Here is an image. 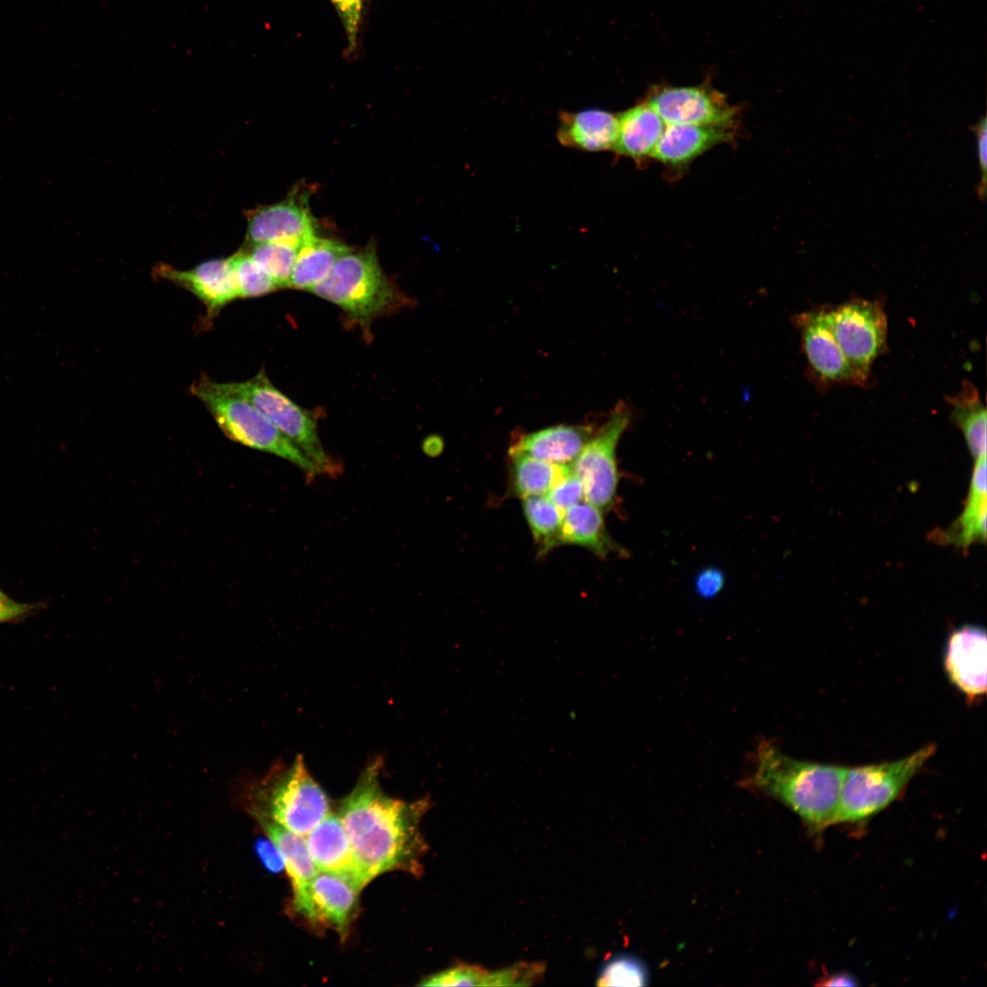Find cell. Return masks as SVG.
Wrapping results in <instances>:
<instances>
[{"label": "cell", "mask_w": 987, "mask_h": 987, "mask_svg": "<svg viewBox=\"0 0 987 987\" xmlns=\"http://www.w3.org/2000/svg\"><path fill=\"white\" fill-rule=\"evenodd\" d=\"M665 122L648 102H641L618 115V135L613 150L635 161L652 154Z\"/></svg>", "instance_id": "obj_20"}, {"label": "cell", "mask_w": 987, "mask_h": 987, "mask_svg": "<svg viewBox=\"0 0 987 987\" xmlns=\"http://www.w3.org/2000/svg\"><path fill=\"white\" fill-rule=\"evenodd\" d=\"M21 604V602L11 599L0 589V609H14L19 607Z\"/></svg>", "instance_id": "obj_40"}, {"label": "cell", "mask_w": 987, "mask_h": 987, "mask_svg": "<svg viewBox=\"0 0 987 987\" xmlns=\"http://www.w3.org/2000/svg\"><path fill=\"white\" fill-rule=\"evenodd\" d=\"M219 384L255 407L317 466L320 473L336 475L341 471L322 445L314 417L279 390L264 370L246 381Z\"/></svg>", "instance_id": "obj_7"}, {"label": "cell", "mask_w": 987, "mask_h": 987, "mask_svg": "<svg viewBox=\"0 0 987 987\" xmlns=\"http://www.w3.org/2000/svg\"><path fill=\"white\" fill-rule=\"evenodd\" d=\"M833 334L860 382L867 379L870 368L883 352L887 322L877 302L853 300L827 310Z\"/></svg>", "instance_id": "obj_9"}, {"label": "cell", "mask_w": 987, "mask_h": 987, "mask_svg": "<svg viewBox=\"0 0 987 987\" xmlns=\"http://www.w3.org/2000/svg\"><path fill=\"white\" fill-rule=\"evenodd\" d=\"M976 136V149L979 166L981 170V180L976 188L978 197L982 200L985 196L986 189V167H987V123L986 117H982L971 127Z\"/></svg>", "instance_id": "obj_36"}, {"label": "cell", "mask_w": 987, "mask_h": 987, "mask_svg": "<svg viewBox=\"0 0 987 987\" xmlns=\"http://www.w3.org/2000/svg\"><path fill=\"white\" fill-rule=\"evenodd\" d=\"M695 590L703 599L716 597L725 586L723 570L716 567H707L700 570L695 578Z\"/></svg>", "instance_id": "obj_35"}, {"label": "cell", "mask_w": 987, "mask_h": 987, "mask_svg": "<svg viewBox=\"0 0 987 987\" xmlns=\"http://www.w3.org/2000/svg\"><path fill=\"white\" fill-rule=\"evenodd\" d=\"M546 495L563 512L583 501L582 483L572 467L554 483Z\"/></svg>", "instance_id": "obj_33"}, {"label": "cell", "mask_w": 987, "mask_h": 987, "mask_svg": "<svg viewBox=\"0 0 987 987\" xmlns=\"http://www.w3.org/2000/svg\"><path fill=\"white\" fill-rule=\"evenodd\" d=\"M595 430L591 424L546 428L519 437L510 447L509 454H525L555 464L571 465Z\"/></svg>", "instance_id": "obj_18"}, {"label": "cell", "mask_w": 987, "mask_h": 987, "mask_svg": "<svg viewBox=\"0 0 987 987\" xmlns=\"http://www.w3.org/2000/svg\"><path fill=\"white\" fill-rule=\"evenodd\" d=\"M646 102L665 124H696L733 127L737 110L726 96L706 86L656 87Z\"/></svg>", "instance_id": "obj_10"}, {"label": "cell", "mask_w": 987, "mask_h": 987, "mask_svg": "<svg viewBox=\"0 0 987 987\" xmlns=\"http://www.w3.org/2000/svg\"><path fill=\"white\" fill-rule=\"evenodd\" d=\"M248 247L272 241L303 240L314 233L307 197L295 191L286 199L247 212Z\"/></svg>", "instance_id": "obj_15"}, {"label": "cell", "mask_w": 987, "mask_h": 987, "mask_svg": "<svg viewBox=\"0 0 987 987\" xmlns=\"http://www.w3.org/2000/svg\"><path fill=\"white\" fill-rule=\"evenodd\" d=\"M310 292L337 305L364 332L376 319L409 306L411 301L385 274L373 246L347 250Z\"/></svg>", "instance_id": "obj_3"}, {"label": "cell", "mask_w": 987, "mask_h": 987, "mask_svg": "<svg viewBox=\"0 0 987 987\" xmlns=\"http://www.w3.org/2000/svg\"><path fill=\"white\" fill-rule=\"evenodd\" d=\"M561 544L584 547L599 557L621 549L607 532L602 511L585 500L564 512L559 533Z\"/></svg>", "instance_id": "obj_21"}, {"label": "cell", "mask_w": 987, "mask_h": 987, "mask_svg": "<svg viewBox=\"0 0 987 987\" xmlns=\"http://www.w3.org/2000/svg\"><path fill=\"white\" fill-rule=\"evenodd\" d=\"M259 819L270 840L282 856L284 866L292 881V900H295L305 893L311 881L318 873L305 838L269 819L260 817Z\"/></svg>", "instance_id": "obj_24"}, {"label": "cell", "mask_w": 987, "mask_h": 987, "mask_svg": "<svg viewBox=\"0 0 987 987\" xmlns=\"http://www.w3.org/2000/svg\"><path fill=\"white\" fill-rule=\"evenodd\" d=\"M986 632L982 628L965 625L948 638L944 668L950 682L969 701L986 693Z\"/></svg>", "instance_id": "obj_14"}, {"label": "cell", "mask_w": 987, "mask_h": 987, "mask_svg": "<svg viewBox=\"0 0 987 987\" xmlns=\"http://www.w3.org/2000/svg\"><path fill=\"white\" fill-rule=\"evenodd\" d=\"M733 127L665 124L652 158L673 168L687 165L711 147L733 137Z\"/></svg>", "instance_id": "obj_17"}, {"label": "cell", "mask_w": 987, "mask_h": 987, "mask_svg": "<svg viewBox=\"0 0 987 987\" xmlns=\"http://www.w3.org/2000/svg\"><path fill=\"white\" fill-rule=\"evenodd\" d=\"M256 850L259 857L268 870L271 872H280L283 868L284 862L282 856L271 841H259Z\"/></svg>", "instance_id": "obj_37"}, {"label": "cell", "mask_w": 987, "mask_h": 987, "mask_svg": "<svg viewBox=\"0 0 987 987\" xmlns=\"http://www.w3.org/2000/svg\"><path fill=\"white\" fill-rule=\"evenodd\" d=\"M350 248L314 233L302 243L290 281V288L308 291L323 281L337 260Z\"/></svg>", "instance_id": "obj_23"}, {"label": "cell", "mask_w": 987, "mask_h": 987, "mask_svg": "<svg viewBox=\"0 0 987 987\" xmlns=\"http://www.w3.org/2000/svg\"><path fill=\"white\" fill-rule=\"evenodd\" d=\"M304 838L318 871L339 876L359 889L371 881L356 856L338 814L329 812Z\"/></svg>", "instance_id": "obj_16"}, {"label": "cell", "mask_w": 987, "mask_h": 987, "mask_svg": "<svg viewBox=\"0 0 987 987\" xmlns=\"http://www.w3.org/2000/svg\"><path fill=\"white\" fill-rule=\"evenodd\" d=\"M795 323L806 358L814 373L828 382L861 383L833 334L827 310L798 314Z\"/></svg>", "instance_id": "obj_13"}, {"label": "cell", "mask_w": 987, "mask_h": 987, "mask_svg": "<svg viewBox=\"0 0 987 987\" xmlns=\"http://www.w3.org/2000/svg\"><path fill=\"white\" fill-rule=\"evenodd\" d=\"M511 457V483L513 492L523 499L547 494L554 483L571 467L555 464L525 454Z\"/></svg>", "instance_id": "obj_26"}, {"label": "cell", "mask_w": 987, "mask_h": 987, "mask_svg": "<svg viewBox=\"0 0 987 987\" xmlns=\"http://www.w3.org/2000/svg\"><path fill=\"white\" fill-rule=\"evenodd\" d=\"M523 511L541 554L559 545L564 512L546 494L524 498Z\"/></svg>", "instance_id": "obj_27"}, {"label": "cell", "mask_w": 987, "mask_h": 987, "mask_svg": "<svg viewBox=\"0 0 987 987\" xmlns=\"http://www.w3.org/2000/svg\"><path fill=\"white\" fill-rule=\"evenodd\" d=\"M631 419L629 406L625 402L617 403L571 464L582 483L584 500L601 511L611 507L616 499L619 482L616 448Z\"/></svg>", "instance_id": "obj_8"}, {"label": "cell", "mask_w": 987, "mask_h": 987, "mask_svg": "<svg viewBox=\"0 0 987 987\" xmlns=\"http://www.w3.org/2000/svg\"><path fill=\"white\" fill-rule=\"evenodd\" d=\"M488 971L480 965L460 963L432 974L419 983L421 986H483Z\"/></svg>", "instance_id": "obj_32"}, {"label": "cell", "mask_w": 987, "mask_h": 987, "mask_svg": "<svg viewBox=\"0 0 987 987\" xmlns=\"http://www.w3.org/2000/svg\"><path fill=\"white\" fill-rule=\"evenodd\" d=\"M360 890L339 876L318 871L305 893L292 900V907L313 925L331 929L345 939L356 914Z\"/></svg>", "instance_id": "obj_11"}, {"label": "cell", "mask_w": 987, "mask_h": 987, "mask_svg": "<svg viewBox=\"0 0 987 987\" xmlns=\"http://www.w3.org/2000/svg\"><path fill=\"white\" fill-rule=\"evenodd\" d=\"M822 981L821 984L828 986H853L856 984L855 979L847 973L833 974Z\"/></svg>", "instance_id": "obj_39"}, {"label": "cell", "mask_w": 987, "mask_h": 987, "mask_svg": "<svg viewBox=\"0 0 987 987\" xmlns=\"http://www.w3.org/2000/svg\"><path fill=\"white\" fill-rule=\"evenodd\" d=\"M334 5L347 34L351 48L356 46L364 0H331Z\"/></svg>", "instance_id": "obj_34"}, {"label": "cell", "mask_w": 987, "mask_h": 987, "mask_svg": "<svg viewBox=\"0 0 987 987\" xmlns=\"http://www.w3.org/2000/svg\"><path fill=\"white\" fill-rule=\"evenodd\" d=\"M190 392L232 440L285 459L308 478L321 474L317 466L265 416L247 400L223 389L219 382L203 374L192 383Z\"/></svg>", "instance_id": "obj_4"}, {"label": "cell", "mask_w": 987, "mask_h": 987, "mask_svg": "<svg viewBox=\"0 0 987 987\" xmlns=\"http://www.w3.org/2000/svg\"><path fill=\"white\" fill-rule=\"evenodd\" d=\"M42 603H22L14 609H0V625L23 621L42 609Z\"/></svg>", "instance_id": "obj_38"}, {"label": "cell", "mask_w": 987, "mask_h": 987, "mask_svg": "<svg viewBox=\"0 0 987 987\" xmlns=\"http://www.w3.org/2000/svg\"><path fill=\"white\" fill-rule=\"evenodd\" d=\"M936 749L935 744H928L894 761L847 767L836 823L864 821L886 808L905 791Z\"/></svg>", "instance_id": "obj_6"}, {"label": "cell", "mask_w": 987, "mask_h": 987, "mask_svg": "<svg viewBox=\"0 0 987 987\" xmlns=\"http://www.w3.org/2000/svg\"><path fill=\"white\" fill-rule=\"evenodd\" d=\"M256 816L271 819L305 837L328 813L330 801L302 755L290 765L277 763L252 790Z\"/></svg>", "instance_id": "obj_5"}, {"label": "cell", "mask_w": 987, "mask_h": 987, "mask_svg": "<svg viewBox=\"0 0 987 987\" xmlns=\"http://www.w3.org/2000/svg\"><path fill=\"white\" fill-rule=\"evenodd\" d=\"M381 769L380 759L366 766L342 801L338 816L371 880L397 870L418 876L428 849L419 824L430 806V798L405 801L387 795L379 780Z\"/></svg>", "instance_id": "obj_1"}, {"label": "cell", "mask_w": 987, "mask_h": 987, "mask_svg": "<svg viewBox=\"0 0 987 987\" xmlns=\"http://www.w3.org/2000/svg\"><path fill=\"white\" fill-rule=\"evenodd\" d=\"M986 515V455H982L975 459L964 509L943 540L961 547L985 541Z\"/></svg>", "instance_id": "obj_22"}, {"label": "cell", "mask_w": 987, "mask_h": 987, "mask_svg": "<svg viewBox=\"0 0 987 987\" xmlns=\"http://www.w3.org/2000/svg\"><path fill=\"white\" fill-rule=\"evenodd\" d=\"M648 973L643 963L630 954H619L600 968L597 984L600 986H642Z\"/></svg>", "instance_id": "obj_30"}, {"label": "cell", "mask_w": 987, "mask_h": 987, "mask_svg": "<svg viewBox=\"0 0 987 987\" xmlns=\"http://www.w3.org/2000/svg\"><path fill=\"white\" fill-rule=\"evenodd\" d=\"M847 767L793 759L772 741L761 739L743 783L780 801L812 833L836 824Z\"/></svg>", "instance_id": "obj_2"}, {"label": "cell", "mask_w": 987, "mask_h": 987, "mask_svg": "<svg viewBox=\"0 0 987 987\" xmlns=\"http://www.w3.org/2000/svg\"><path fill=\"white\" fill-rule=\"evenodd\" d=\"M557 132L565 147L587 152L613 149L618 135V115L601 109L561 111Z\"/></svg>", "instance_id": "obj_19"}, {"label": "cell", "mask_w": 987, "mask_h": 987, "mask_svg": "<svg viewBox=\"0 0 987 987\" xmlns=\"http://www.w3.org/2000/svg\"><path fill=\"white\" fill-rule=\"evenodd\" d=\"M545 966L540 962L521 961L486 974L483 986H530L540 982Z\"/></svg>", "instance_id": "obj_31"}, {"label": "cell", "mask_w": 987, "mask_h": 987, "mask_svg": "<svg viewBox=\"0 0 987 987\" xmlns=\"http://www.w3.org/2000/svg\"><path fill=\"white\" fill-rule=\"evenodd\" d=\"M304 240V239H303ZM303 240H281L261 243L246 249L275 281L278 288L290 286L298 252Z\"/></svg>", "instance_id": "obj_28"}, {"label": "cell", "mask_w": 987, "mask_h": 987, "mask_svg": "<svg viewBox=\"0 0 987 987\" xmlns=\"http://www.w3.org/2000/svg\"><path fill=\"white\" fill-rule=\"evenodd\" d=\"M237 282L239 298L262 296L278 290L273 279L249 256L240 249L229 257Z\"/></svg>", "instance_id": "obj_29"}, {"label": "cell", "mask_w": 987, "mask_h": 987, "mask_svg": "<svg viewBox=\"0 0 987 987\" xmlns=\"http://www.w3.org/2000/svg\"><path fill=\"white\" fill-rule=\"evenodd\" d=\"M950 418L963 433L967 446L977 459L986 455V409L977 389L965 383L960 393L949 399Z\"/></svg>", "instance_id": "obj_25"}, {"label": "cell", "mask_w": 987, "mask_h": 987, "mask_svg": "<svg viewBox=\"0 0 987 987\" xmlns=\"http://www.w3.org/2000/svg\"><path fill=\"white\" fill-rule=\"evenodd\" d=\"M154 276L167 280L194 294L206 309V323L213 320L228 303L239 298L230 259H213L190 270L167 264L154 269Z\"/></svg>", "instance_id": "obj_12"}]
</instances>
